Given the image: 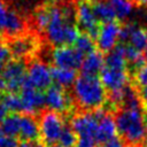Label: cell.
Here are the masks:
<instances>
[{"instance_id": "7bdbcfd3", "label": "cell", "mask_w": 147, "mask_h": 147, "mask_svg": "<svg viewBox=\"0 0 147 147\" xmlns=\"http://www.w3.org/2000/svg\"><path fill=\"white\" fill-rule=\"evenodd\" d=\"M146 22H147V10H146Z\"/></svg>"}, {"instance_id": "2e32d148", "label": "cell", "mask_w": 147, "mask_h": 147, "mask_svg": "<svg viewBox=\"0 0 147 147\" xmlns=\"http://www.w3.org/2000/svg\"><path fill=\"white\" fill-rule=\"evenodd\" d=\"M98 116H99V122H98V129H96V141L98 142H107L109 140H113L116 138L117 133V126L115 118L107 111H103L101 108L96 110Z\"/></svg>"}, {"instance_id": "d4e9b609", "label": "cell", "mask_w": 147, "mask_h": 147, "mask_svg": "<svg viewBox=\"0 0 147 147\" xmlns=\"http://www.w3.org/2000/svg\"><path fill=\"white\" fill-rule=\"evenodd\" d=\"M93 10L98 18V21H101L103 23L111 22L115 18V14L110 7V5L107 2V0H99L93 3Z\"/></svg>"}, {"instance_id": "83f0119b", "label": "cell", "mask_w": 147, "mask_h": 147, "mask_svg": "<svg viewBox=\"0 0 147 147\" xmlns=\"http://www.w3.org/2000/svg\"><path fill=\"white\" fill-rule=\"evenodd\" d=\"M76 141H77V134L75 133V131L72 130L71 126L69 125H64V129L61 133V137H60V146H63V147H75L76 145Z\"/></svg>"}, {"instance_id": "277c9868", "label": "cell", "mask_w": 147, "mask_h": 147, "mask_svg": "<svg viewBox=\"0 0 147 147\" xmlns=\"http://www.w3.org/2000/svg\"><path fill=\"white\" fill-rule=\"evenodd\" d=\"M64 125V121L59 113L52 110L41 111L39 119V129L42 145L46 147L55 146L56 142H59L60 140Z\"/></svg>"}, {"instance_id": "9c48e42d", "label": "cell", "mask_w": 147, "mask_h": 147, "mask_svg": "<svg viewBox=\"0 0 147 147\" xmlns=\"http://www.w3.org/2000/svg\"><path fill=\"white\" fill-rule=\"evenodd\" d=\"M84 55L80 54L75 47H70L68 45L57 46L52 52V61L56 68L72 69L76 70L80 68Z\"/></svg>"}, {"instance_id": "f546056e", "label": "cell", "mask_w": 147, "mask_h": 147, "mask_svg": "<svg viewBox=\"0 0 147 147\" xmlns=\"http://www.w3.org/2000/svg\"><path fill=\"white\" fill-rule=\"evenodd\" d=\"M134 82L140 87L147 86V63H142L134 71Z\"/></svg>"}, {"instance_id": "f6af8a7d", "label": "cell", "mask_w": 147, "mask_h": 147, "mask_svg": "<svg viewBox=\"0 0 147 147\" xmlns=\"http://www.w3.org/2000/svg\"><path fill=\"white\" fill-rule=\"evenodd\" d=\"M146 110H147V105H146Z\"/></svg>"}, {"instance_id": "60d3db41", "label": "cell", "mask_w": 147, "mask_h": 147, "mask_svg": "<svg viewBox=\"0 0 147 147\" xmlns=\"http://www.w3.org/2000/svg\"><path fill=\"white\" fill-rule=\"evenodd\" d=\"M145 129H146V133H147V119L145 121Z\"/></svg>"}, {"instance_id": "ab89813d", "label": "cell", "mask_w": 147, "mask_h": 147, "mask_svg": "<svg viewBox=\"0 0 147 147\" xmlns=\"http://www.w3.org/2000/svg\"><path fill=\"white\" fill-rule=\"evenodd\" d=\"M145 59L147 60V46H146V48H145Z\"/></svg>"}, {"instance_id": "1f68e13d", "label": "cell", "mask_w": 147, "mask_h": 147, "mask_svg": "<svg viewBox=\"0 0 147 147\" xmlns=\"http://www.w3.org/2000/svg\"><path fill=\"white\" fill-rule=\"evenodd\" d=\"M20 142L16 138L5 136L0 133V147H18Z\"/></svg>"}, {"instance_id": "ee69618b", "label": "cell", "mask_w": 147, "mask_h": 147, "mask_svg": "<svg viewBox=\"0 0 147 147\" xmlns=\"http://www.w3.org/2000/svg\"><path fill=\"white\" fill-rule=\"evenodd\" d=\"M127 147H136V146H127Z\"/></svg>"}, {"instance_id": "5bb4252c", "label": "cell", "mask_w": 147, "mask_h": 147, "mask_svg": "<svg viewBox=\"0 0 147 147\" xmlns=\"http://www.w3.org/2000/svg\"><path fill=\"white\" fill-rule=\"evenodd\" d=\"M100 80L105 88L110 92H118L124 91L127 88L129 83V75L126 70L113 69L105 67L100 72Z\"/></svg>"}, {"instance_id": "8d00e7d4", "label": "cell", "mask_w": 147, "mask_h": 147, "mask_svg": "<svg viewBox=\"0 0 147 147\" xmlns=\"http://www.w3.org/2000/svg\"><path fill=\"white\" fill-rule=\"evenodd\" d=\"M7 116H8V109H7V107L5 106L3 101H2L1 98H0V123H1Z\"/></svg>"}, {"instance_id": "ac0fdd59", "label": "cell", "mask_w": 147, "mask_h": 147, "mask_svg": "<svg viewBox=\"0 0 147 147\" xmlns=\"http://www.w3.org/2000/svg\"><path fill=\"white\" fill-rule=\"evenodd\" d=\"M21 141H38L40 138L39 122L34 115L21 114L20 136Z\"/></svg>"}, {"instance_id": "f1b7e54d", "label": "cell", "mask_w": 147, "mask_h": 147, "mask_svg": "<svg viewBox=\"0 0 147 147\" xmlns=\"http://www.w3.org/2000/svg\"><path fill=\"white\" fill-rule=\"evenodd\" d=\"M125 57L129 63L136 65L137 68L142 64L144 59H145V56H142V52H139L129 45L125 46Z\"/></svg>"}, {"instance_id": "4316f807", "label": "cell", "mask_w": 147, "mask_h": 147, "mask_svg": "<svg viewBox=\"0 0 147 147\" xmlns=\"http://www.w3.org/2000/svg\"><path fill=\"white\" fill-rule=\"evenodd\" d=\"M95 47V40L87 33L79 34L77 40L75 41V48L83 55H87L92 53Z\"/></svg>"}, {"instance_id": "4fadbf2b", "label": "cell", "mask_w": 147, "mask_h": 147, "mask_svg": "<svg viewBox=\"0 0 147 147\" xmlns=\"http://www.w3.org/2000/svg\"><path fill=\"white\" fill-rule=\"evenodd\" d=\"M121 36V26L117 22H106L101 26H99V31L96 34V45L102 52L113 51Z\"/></svg>"}, {"instance_id": "9a60e30c", "label": "cell", "mask_w": 147, "mask_h": 147, "mask_svg": "<svg viewBox=\"0 0 147 147\" xmlns=\"http://www.w3.org/2000/svg\"><path fill=\"white\" fill-rule=\"evenodd\" d=\"M119 39L126 41L129 46L137 51L142 52L147 46V30L142 26H138L136 23H126L121 28Z\"/></svg>"}, {"instance_id": "74e56055", "label": "cell", "mask_w": 147, "mask_h": 147, "mask_svg": "<svg viewBox=\"0 0 147 147\" xmlns=\"http://www.w3.org/2000/svg\"><path fill=\"white\" fill-rule=\"evenodd\" d=\"M139 96H140V99H142L144 101L147 102V86L141 87V90L139 92Z\"/></svg>"}, {"instance_id": "7c38bea8", "label": "cell", "mask_w": 147, "mask_h": 147, "mask_svg": "<svg viewBox=\"0 0 147 147\" xmlns=\"http://www.w3.org/2000/svg\"><path fill=\"white\" fill-rule=\"evenodd\" d=\"M26 77L37 90H47L52 86V71L48 65L39 60L29 62Z\"/></svg>"}, {"instance_id": "ba28073f", "label": "cell", "mask_w": 147, "mask_h": 147, "mask_svg": "<svg viewBox=\"0 0 147 147\" xmlns=\"http://www.w3.org/2000/svg\"><path fill=\"white\" fill-rule=\"evenodd\" d=\"M7 45L13 56L22 61L33 56L39 48L38 39L28 33L15 37V38H9L7 41Z\"/></svg>"}, {"instance_id": "f35d334b", "label": "cell", "mask_w": 147, "mask_h": 147, "mask_svg": "<svg viewBox=\"0 0 147 147\" xmlns=\"http://www.w3.org/2000/svg\"><path fill=\"white\" fill-rule=\"evenodd\" d=\"M139 5H147V0H136Z\"/></svg>"}, {"instance_id": "484cf974", "label": "cell", "mask_w": 147, "mask_h": 147, "mask_svg": "<svg viewBox=\"0 0 147 147\" xmlns=\"http://www.w3.org/2000/svg\"><path fill=\"white\" fill-rule=\"evenodd\" d=\"M1 100L3 101L8 111H11L13 114H18V113L24 114L23 101H22V98L18 93L7 92L1 96Z\"/></svg>"}, {"instance_id": "e575fe53", "label": "cell", "mask_w": 147, "mask_h": 147, "mask_svg": "<svg viewBox=\"0 0 147 147\" xmlns=\"http://www.w3.org/2000/svg\"><path fill=\"white\" fill-rule=\"evenodd\" d=\"M98 147H124V145H123V142L119 139L114 138L113 140H109L107 142H103V144H101Z\"/></svg>"}, {"instance_id": "8fae6325", "label": "cell", "mask_w": 147, "mask_h": 147, "mask_svg": "<svg viewBox=\"0 0 147 147\" xmlns=\"http://www.w3.org/2000/svg\"><path fill=\"white\" fill-rule=\"evenodd\" d=\"M20 95L23 101L24 114L34 115L36 113L40 111L45 106V96L44 94L37 90L25 77L22 88L20 91Z\"/></svg>"}, {"instance_id": "cb8c5ba5", "label": "cell", "mask_w": 147, "mask_h": 147, "mask_svg": "<svg viewBox=\"0 0 147 147\" xmlns=\"http://www.w3.org/2000/svg\"><path fill=\"white\" fill-rule=\"evenodd\" d=\"M51 8L52 5H42L34 10L33 14V24L38 31H45L49 20H51Z\"/></svg>"}, {"instance_id": "8992f818", "label": "cell", "mask_w": 147, "mask_h": 147, "mask_svg": "<svg viewBox=\"0 0 147 147\" xmlns=\"http://www.w3.org/2000/svg\"><path fill=\"white\" fill-rule=\"evenodd\" d=\"M76 22L80 29L95 40L99 31V21L94 14L93 5L88 0H79L76 3Z\"/></svg>"}, {"instance_id": "52a82bcc", "label": "cell", "mask_w": 147, "mask_h": 147, "mask_svg": "<svg viewBox=\"0 0 147 147\" xmlns=\"http://www.w3.org/2000/svg\"><path fill=\"white\" fill-rule=\"evenodd\" d=\"M99 116L96 110L95 111H80L76 114L71 118V127L79 137H87V138H95L96 129H98Z\"/></svg>"}, {"instance_id": "7402d4cb", "label": "cell", "mask_w": 147, "mask_h": 147, "mask_svg": "<svg viewBox=\"0 0 147 147\" xmlns=\"http://www.w3.org/2000/svg\"><path fill=\"white\" fill-rule=\"evenodd\" d=\"M52 78L53 82L56 83V85L61 87H69L74 85L75 80L77 79L76 70L72 69H64V68H52Z\"/></svg>"}, {"instance_id": "d590c367", "label": "cell", "mask_w": 147, "mask_h": 147, "mask_svg": "<svg viewBox=\"0 0 147 147\" xmlns=\"http://www.w3.org/2000/svg\"><path fill=\"white\" fill-rule=\"evenodd\" d=\"M18 147H45L42 145V142L38 141H21Z\"/></svg>"}, {"instance_id": "836d02e7", "label": "cell", "mask_w": 147, "mask_h": 147, "mask_svg": "<svg viewBox=\"0 0 147 147\" xmlns=\"http://www.w3.org/2000/svg\"><path fill=\"white\" fill-rule=\"evenodd\" d=\"M8 11H9V8L7 7V5L0 0V32L3 31V26H5V23L7 20Z\"/></svg>"}, {"instance_id": "bcb514c9", "label": "cell", "mask_w": 147, "mask_h": 147, "mask_svg": "<svg viewBox=\"0 0 147 147\" xmlns=\"http://www.w3.org/2000/svg\"><path fill=\"white\" fill-rule=\"evenodd\" d=\"M146 146H147V141H146Z\"/></svg>"}, {"instance_id": "b9f144b4", "label": "cell", "mask_w": 147, "mask_h": 147, "mask_svg": "<svg viewBox=\"0 0 147 147\" xmlns=\"http://www.w3.org/2000/svg\"><path fill=\"white\" fill-rule=\"evenodd\" d=\"M52 147H63V146H56V145H55V146H52Z\"/></svg>"}, {"instance_id": "5b68a950", "label": "cell", "mask_w": 147, "mask_h": 147, "mask_svg": "<svg viewBox=\"0 0 147 147\" xmlns=\"http://www.w3.org/2000/svg\"><path fill=\"white\" fill-rule=\"evenodd\" d=\"M0 76L5 80L6 91L11 93L20 92L24 83V79L26 77V69L24 61L17 59L9 61L6 65H3Z\"/></svg>"}, {"instance_id": "d6986e66", "label": "cell", "mask_w": 147, "mask_h": 147, "mask_svg": "<svg viewBox=\"0 0 147 147\" xmlns=\"http://www.w3.org/2000/svg\"><path fill=\"white\" fill-rule=\"evenodd\" d=\"M105 68V56L99 51H93L92 53L85 55L83 59L80 69L83 75L96 76Z\"/></svg>"}, {"instance_id": "d6a6232c", "label": "cell", "mask_w": 147, "mask_h": 147, "mask_svg": "<svg viewBox=\"0 0 147 147\" xmlns=\"http://www.w3.org/2000/svg\"><path fill=\"white\" fill-rule=\"evenodd\" d=\"M98 141L94 138H87V137H79L77 138L75 147H96Z\"/></svg>"}, {"instance_id": "30bf717a", "label": "cell", "mask_w": 147, "mask_h": 147, "mask_svg": "<svg viewBox=\"0 0 147 147\" xmlns=\"http://www.w3.org/2000/svg\"><path fill=\"white\" fill-rule=\"evenodd\" d=\"M44 96H45V106L48 108V110L59 114L67 113L72 106L71 96L65 92L63 87L59 85L49 86L46 90Z\"/></svg>"}, {"instance_id": "4dcf8cb0", "label": "cell", "mask_w": 147, "mask_h": 147, "mask_svg": "<svg viewBox=\"0 0 147 147\" xmlns=\"http://www.w3.org/2000/svg\"><path fill=\"white\" fill-rule=\"evenodd\" d=\"M13 54L7 45V42H0V67L3 68V65H6L9 61H11Z\"/></svg>"}, {"instance_id": "6da1fadb", "label": "cell", "mask_w": 147, "mask_h": 147, "mask_svg": "<svg viewBox=\"0 0 147 147\" xmlns=\"http://www.w3.org/2000/svg\"><path fill=\"white\" fill-rule=\"evenodd\" d=\"M76 21V5L63 2L62 5H52L51 20L46 28L47 40L54 46H64L75 44L79 36Z\"/></svg>"}, {"instance_id": "44dd1931", "label": "cell", "mask_w": 147, "mask_h": 147, "mask_svg": "<svg viewBox=\"0 0 147 147\" xmlns=\"http://www.w3.org/2000/svg\"><path fill=\"white\" fill-rule=\"evenodd\" d=\"M107 2L110 5L115 18L119 21L127 20L134 11V3L131 0H107Z\"/></svg>"}, {"instance_id": "e0dca14e", "label": "cell", "mask_w": 147, "mask_h": 147, "mask_svg": "<svg viewBox=\"0 0 147 147\" xmlns=\"http://www.w3.org/2000/svg\"><path fill=\"white\" fill-rule=\"evenodd\" d=\"M26 28H28V24H26V21L23 18V16L14 9H9L7 20L3 26V31H2L8 37V39L25 34Z\"/></svg>"}, {"instance_id": "ffe728a7", "label": "cell", "mask_w": 147, "mask_h": 147, "mask_svg": "<svg viewBox=\"0 0 147 147\" xmlns=\"http://www.w3.org/2000/svg\"><path fill=\"white\" fill-rule=\"evenodd\" d=\"M126 57H125V46L118 45L113 51L108 52L107 56L105 57V67L126 70Z\"/></svg>"}, {"instance_id": "603a6c76", "label": "cell", "mask_w": 147, "mask_h": 147, "mask_svg": "<svg viewBox=\"0 0 147 147\" xmlns=\"http://www.w3.org/2000/svg\"><path fill=\"white\" fill-rule=\"evenodd\" d=\"M21 127V115L10 114L0 123V133L16 138L20 136Z\"/></svg>"}, {"instance_id": "7a4b0ae2", "label": "cell", "mask_w": 147, "mask_h": 147, "mask_svg": "<svg viewBox=\"0 0 147 147\" xmlns=\"http://www.w3.org/2000/svg\"><path fill=\"white\" fill-rule=\"evenodd\" d=\"M72 95L75 102L86 111L100 109L107 99V92L100 78L90 75L77 77L72 85Z\"/></svg>"}, {"instance_id": "3957f363", "label": "cell", "mask_w": 147, "mask_h": 147, "mask_svg": "<svg viewBox=\"0 0 147 147\" xmlns=\"http://www.w3.org/2000/svg\"><path fill=\"white\" fill-rule=\"evenodd\" d=\"M117 132L130 145L138 147L146 138L145 119L141 108H126L119 110L115 117Z\"/></svg>"}]
</instances>
